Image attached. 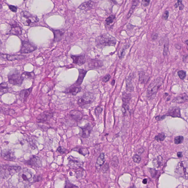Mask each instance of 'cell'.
<instances>
[{
    "instance_id": "6da1fadb",
    "label": "cell",
    "mask_w": 188,
    "mask_h": 188,
    "mask_svg": "<svg viewBox=\"0 0 188 188\" xmlns=\"http://www.w3.org/2000/svg\"><path fill=\"white\" fill-rule=\"evenodd\" d=\"M117 43L116 39L108 34H103L97 37L96 39V45L99 48L106 46H114Z\"/></svg>"
},
{
    "instance_id": "7a4b0ae2",
    "label": "cell",
    "mask_w": 188,
    "mask_h": 188,
    "mask_svg": "<svg viewBox=\"0 0 188 188\" xmlns=\"http://www.w3.org/2000/svg\"><path fill=\"white\" fill-rule=\"evenodd\" d=\"M163 80L161 78H158L149 85L147 90V96L150 99L155 97L159 88L163 83Z\"/></svg>"
},
{
    "instance_id": "3957f363",
    "label": "cell",
    "mask_w": 188,
    "mask_h": 188,
    "mask_svg": "<svg viewBox=\"0 0 188 188\" xmlns=\"http://www.w3.org/2000/svg\"><path fill=\"white\" fill-rule=\"evenodd\" d=\"M21 169V167L19 166H2L0 167V175L3 178L6 179L20 172Z\"/></svg>"
},
{
    "instance_id": "277c9868",
    "label": "cell",
    "mask_w": 188,
    "mask_h": 188,
    "mask_svg": "<svg viewBox=\"0 0 188 188\" xmlns=\"http://www.w3.org/2000/svg\"><path fill=\"white\" fill-rule=\"evenodd\" d=\"M39 20L37 16L31 15L28 11H23L21 13V21L25 26L37 23Z\"/></svg>"
},
{
    "instance_id": "5b68a950",
    "label": "cell",
    "mask_w": 188,
    "mask_h": 188,
    "mask_svg": "<svg viewBox=\"0 0 188 188\" xmlns=\"http://www.w3.org/2000/svg\"><path fill=\"white\" fill-rule=\"evenodd\" d=\"M9 82L13 85L21 86L24 79L17 71H11L8 76Z\"/></svg>"
},
{
    "instance_id": "8992f818",
    "label": "cell",
    "mask_w": 188,
    "mask_h": 188,
    "mask_svg": "<svg viewBox=\"0 0 188 188\" xmlns=\"http://www.w3.org/2000/svg\"><path fill=\"white\" fill-rule=\"evenodd\" d=\"M35 176L30 170L24 168L19 174V181L23 183L35 182Z\"/></svg>"
},
{
    "instance_id": "52a82bcc",
    "label": "cell",
    "mask_w": 188,
    "mask_h": 188,
    "mask_svg": "<svg viewBox=\"0 0 188 188\" xmlns=\"http://www.w3.org/2000/svg\"><path fill=\"white\" fill-rule=\"evenodd\" d=\"M95 98L92 93H85L82 96L80 97L78 101V105L80 107H83L86 105L90 104L94 102Z\"/></svg>"
},
{
    "instance_id": "ba28073f",
    "label": "cell",
    "mask_w": 188,
    "mask_h": 188,
    "mask_svg": "<svg viewBox=\"0 0 188 188\" xmlns=\"http://www.w3.org/2000/svg\"><path fill=\"white\" fill-rule=\"evenodd\" d=\"M37 49L36 46L30 42L24 41L22 43L20 52L21 53H29L34 52Z\"/></svg>"
},
{
    "instance_id": "9c48e42d",
    "label": "cell",
    "mask_w": 188,
    "mask_h": 188,
    "mask_svg": "<svg viewBox=\"0 0 188 188\" xmlns=\"http://www.w3.org/2000/svg\"><path fill=\"white\" fill-rule=\"evenodd\" d=\"M53 116V113L50 112L49 111H46L41 114L37 120L38 122L44 123L50 120Z\"/></svg>"
},
{
    "instance_id": "30bf717a",
    "label": "cell",
    "mask_w": 188,
    "mask_h": 188,
    "mask_svg": "<svg viewBox=\"0 0 188 188\" xmlns=\"http://www.w3.org/2000/svg\"><path fill=\"white\" fill-rule=\"evenodd\" d=\"M25 56L20 55H10L4 54L0 53V58L8 61H13L15 60L23 59L25 58Z\"/></svg>"
},
{
    "instance_id": "8fae6325",
    "label": "cell",
    "mask_w": 188,
    "mask_h": 188,
    "mask_svg": "<svg viewBox=\"0 0 188 188\" xmlns=\"http://www.w3.org/2000/svg\"><path fill=\"white\" fill-rule=\"evenodd\" d=\"M1 155L2 158L7 160L13 161L16 158L15 152L11 149H3L1 151Z\"/></svg>"
},
{
    "instance_id": "7c38bea8",
    "label": "cell",
    "mask_w": 188,
    "mask_h": 188,
    "mask_svg": "<svg viewBox=\"0 0 188 188\" xmlns=\"http://www.w3.org/2000/svg\"><path fill=\"white\" fill-rule=\"evenodd\" d=\"M80 128L82 130L80 136L83 138H86L90 136L93 127L90 123H88L85 126H82V127H80Z\"/></svg>"
},
{
    "instance_id": "4fadbf2b",
    "label": "cell",
    "mask_w": 188,
    "mask_h": 188,
    "mask_svg": "<svg viewBox=\"0 0 188 188\" xmlns=\"http://www.w3.org/2000/svg\"><path fill=\"white\" fill-rule=\"evenodd\" d=\"M27 164L34 167H42V163L40 158L38 157L34 156L26 162Z\"/></svg>"
},
{
    "instance_id": "5bb4252c",
    "label": "cell",
    "mask_w": 188,
    "mask_h": 188,
    "mask_svg": "<svg viewBox=\"0 0 188 188\" xmlns=\"http://www.w3.org/2000/svg\"><path fill=\"white\" fill-rule=\"evenodd\" d=\"M71 58L73 60V62L75 64L78 66H82L85 63L86 58L85 56L81 55H72L71 56Z\"/></svg>"
},
{
    "instance_id": "9a60e30c",
    "label": "cell",
    "mask_w": 188,
    "mask_h": 188,
    "mask_svg": "<svg viewBox=\"0 0 188 188\" xmlns=\"http://www.w3.org/2000/svg\"><path fill=\"white\" fill-rule=\"evenodd\" d=\"M69 160V165L71 168L79 169L82 167H81L82 163L81 162L78 160L75 159L73 157L70 156L68 158Z\"/></svg>"
},
{
    "instance_id": "2e32d148",
    "label": "cell",
    "mask_w": 188,
    "mask_h": 188,
    "mask_svg": "<svg viewBox=\"0 0 188 188\" xmlns=\"http://www.w3.org/2000/svg\"><path fill=\"white\" fill-rule=\"evenodd\" d=\"M167 115L173 117H180L181 113H180V109L179 107H172L169 110Z\"/></svg>"
},
{
    "instance_id": "e0dca14e",
    "label": "cell",
    "mask_w": 188,
    "mask_h": 188,
    "mask_svg": "<svg viewBox=\"0 0 188 188\" xmlns=\"http://www.w3.org/2000/svg\"><path fill=\"white\" fill-rule=\"evenodd\" d=\"M70 115L73 119L76 122H78L82 119L83 114L81 111L78 110H72L70 112Z\"/></svg>"
},
{
    "instance_id": "ac0fdd59",
    "label": "cell",
    "mask_w": 188,
    "mask_h": 188,
    "mask_svg": "<svg viewBox=\"0 0 188 188\" xmlns=\"http://www.w3.org/2000/svg\"><path fill=\"white\" fill-rule=\"evenodd\" d=\"M33 88H31L28 89H23L21 91L19 94V97L20 99L23 102L26 100L28 97L31 92Z\"/></svg>"
},
{
    "instance_id": "d6986e66",
    "label": "cell",
    "mask_w": 188,
    "mask_h": 188,
    "mask_svg": "<svg viewBox=\"0 0 188 188\" xmlns=\"http://www.w3.org/2000/svg\"><path fill=\"white\" fill-rule=\"evenodd\" d=\"M131 94L124 92L123 94V108L125 110L128 108L130 100L131 99Z\"/></svg>"
},
{
    "instance_id": "ffe728a7",
    "label": "cell",
    "mask_w": 188,
    "mask_h": 188,
    "mask_svg": "<svg viewBox=\"0 0 188 188\" xmlns=\"http://www.w3.org/2000/svg\"><path fill=\"white\" fill-rule=\"evenodd\" d=\"M106 158L105 156L104 153H102L98 157V159L97 160L95 165V167L96 169H98L99 168L102 167L104 162H105Z\"/></svg>"
},
{
    "instance_id": "44dd1931",
    "label": "cell",
    "mask_w": 188,
    "mask_h": 188,
    "mask_svg": "<svg viewBox=\"0 0 188 188\" xmlns=\"http://www.w3.org/2000/svg\"><path fill=\"white\" fill-rule=\"evenodd\" d=\"M94 3L92 1H88L82 4L79 7L80 9L88 11L93 8Z\"/></svg>"
},
{
    "instance_id": "7402d4cb",
    "label": "cell",
    "mask_w": 188,
    "mask_h": 188,
    "mask_svg": "<svg viewBox=\"0 0 188 188\" xmlns=\"http://www.w3.org/2000/svg\"><path fill=\"white\" fill-rule=\"evenodd\" d=\"M79 76L77 81L75 83V85L76 86H80L81 85L82 83L83 80L85 78L87 71L83 69H80L79 70Z\"/></svg>"
},
{
    "instance_id": "603a6c76",
    "label": "cell",
    "mask_w": 188,
    "mask_h": 188,
    "mask_svg": "<svg viewBox=\"0 0 188 188\" xmlns=\"http://www.w3.org/2000/svg\"><path fill=\"white\" fill-rule=\"evenodd\" d=\"M188 101V96L185 93L178 96L174 99L173 102L177 103H182Z\"/></svg>"
},
{
    "instance_id": "cb8c5ba5",
    "label": "cell",
    "mask_w": 188,
    "mask_h": 188,
    "mask_svg": "<svg viewBox=\"0 0 188 188\" xmlns=\"http://www.w3.org/2000/svg\"><path fill=\"white\" fill-rule=\"evenodd\" d=\"M103 66L102 61L96 59L91 60L89 62V66L90 68H96L102 67Z\"/></svg>"
},
{
    "instance_id": "d4e9b609",
    "label": "cell",
    "mask_w": 188,
    "mask_h": 188,
    "mask_svg": "<svg viewBox=\"0 0 188 188\" xmlns=\"http://www.w3.org/2000/svg\"><path fill=\"white\" fill-rule=\"evenodd\" d=\"M81 88L80 86H72L66 90L65 92L67 93H70L72 95L75 96L78 93L81 91Z\"/></svg>"
},
{
    "instance_id": "484cf974",
    "label": "cell",
    "mask_w": 188,
    "mask_h": 188,
    "mask_svg": "<svg viewBox=\"0 0 188 188\" xmlns=\"http://www.w3.org/2000/svg\"><path fill=\"white\" fill-rule=\"evenodd\" d=\"M53 32L54 35V41L58 42L62 39L64 33L63 30H53Z\"/></svg>"
},
{
    "instance_id": "4316f807",
    "label": "cell",
    "mask_w": 188,
    "mask_h": 188,
    "mask_svg": "<svg viewBox=\"0 0 188 188\" xmlns=\"http://www.w3.org/2000/svg\"><path fill=\"white\" fill-rule=\"evenodd\" d=\"M22 29L20 27L17 26H13L10 31V33L14 35L20 36L22 34Z\"/></svg>"
},
{
    "instance_id": "83f0119b",
    "label": "cell",
    "mask_w": 188,
    "mask_h": 188,
    "mask_svg": "<svg viewBox=\"0 0 188 188\" xmlns=\"http://www.w3.org/2000/svg\"><path fill=\"white\" fill-rule=\"evenodd\" d=\"M9 88L6 82H3L0 84V96L3 95L8 92Z\"/></svg>"
},
{
    "instance_id": "f1b7e54d",
    "label": "cell",
    "mask_w": 188,
    "mask_h": 188,
    "mask_svg": "<svg viewBox=\"0 0 188 188\" xmlns=\"http://www.w3.org/2000/svg\"><path fill=\"white\" fill-rule=\"evenodd\" d=\"M72 150L78 152V153L84 156H85L89 154V153L87 148H74Z\"/></svg>"
},
{
    "instance_id": "f546056e",
    "label": "cell",
    "mask_w": 188,
    "mask_h": 188,
    "mask_svg": "<svg viewBox=\"0 0 188 188\" xmlns=\"http://www.w3.org/2000/svg\"><path fill=\"white\" fill-rule=\"evenodd\" d=\"M139 2L140 1H132V7L130 8L127 16V19H129L131 17L133 12H134V9L137 7L138 5L139 4Z\"/></svg>"
},
{
    "instance_id": "4dcf8cb0",
    "label": "cell",
    "mask_w": 188,
    "mask_h": 188,
    "mask_svg": "<svg viewBox=\"0 0 188 188\" xmlns=\"http://www.w3.org/2000/svg\"><path fill=\"white\" fill-rule=\"evenodd\" d=\"M130 46L126 45H124L122 48H120L119 51L118 52V56L120 59H122L124 56L125 54V49H127L129 48Z\"/></svg>"
},
{
    "instance_id": "1f68e13d",
    "label": "cell",
    "mask_w": 188,
    "mask_h": 188,
    "mask_svg": "<svg viewBox=\"0 0 188 188\" xmlns=\"http://www.w3.org/2000/svg\"><path fill=\"white\" fill-rule=\"evenodd\" d=\"M169 48V40L168 38H167L165 41L164 45V48H163V55L165 57L167 56V54H168Z\"/></svg>"
},
{
    "instance_id": "d6a6232c",
    "label": "cell",
    "mask_w": 188,
    "mask_h": 188,
    "mask_svg": "<svg viewBox=\"0 0 188 188\" xmlns=\"http://www.w3.org/2000/svg\"><path fill=\"white\" fill-rule=\"evenodd\" d=\"M139 81L141 83L144 82L145 80H147L148 76H147L144 71H140L139 72Z\"/></svg>"
},
{
    "instance_id": "836d02e7",
    "label": "cell",
    "mask_w": 188,
    "mask_h": 188,
    "mask_svg": "<svg viewBox=\"0 0 188 188\" xmlns=\"http://www.w3.org/2000/svg\"><path fill=\"white\" fill-rule=\"evenodd\" d=\"M162 160V158L161 157L158 156L157 157V159H155L153 161V165L154 167H159V165H160L161 162Z\"/></svg>"
},
{
    "instance_id": "e575fe53",
    "label": "cell",
    "mask_w": 188,
    "mask_h": 188,
    "mask_svg": "<svg viewBox=\"0 0 188 188\" xmlns=\"http://www.w3.org/2000/svg\"><path fill=\"white\" fill-rule=\"evenodd\" d=\"M126 88L129 91H132L133 89V85L131 82V80L130 76L126 78Z\"/></svg>"
},
{
    "instance_id": "d590c367",
    "label": "cell",
    "mask_w": 188,
    "mask_h": 188,
    "mask_svg": "<svg viewBox=\"0 0 188 188\" xmlns=\"http://www.w3.org/2000/svg\"><path fill=\"white\" fill-rule=\"evenodd\" d=\"M21 76L24 78H33L34 76V74L33 72H25L22 74Z\"/></svg>"
},
{
    "instance_id": "8d00e7d4",
    "label": "cell",
    "mask_w": 188,
    "mask_h": 188,
    "mask_svg": "<svg viewBox=\"0 0 188 188\" xmlns=\"http://www.w3.org/2000/svg\"><path fill=\"white\" fill-rule=\"evenodd\" d=\"M116 19V16L115 15H111L108 17L106 20V22L107 25H109L113 22Z\"/></svg>"
},
{
    "instance_id": "74e56055",
    "label": "cell",
    "mask_w": 188,
    "mask_h": 188,
    "mask_svg": "<svg viewBox=\"0 0 188 188\" xmlns=\"http://www.w3.org/2000/svg\"><path fill=\"white\" fill-rule=\"evenodd\" d=\"M166 136L164 133H161L158 134L155 138V139L157 141H163L164 140Z\"/></svg>"
},
{
    "instance_id": "f35d334b",
    "label": "cell",
    "mask_w": 188,
    "mask_h": 188,
    "mask_svg": "<svg viewBox=\"0 0 188 188\" xmlns=\"http://www.w3.org/2000/svg\"><path fill=\"white\" fill-rule=\"evenodd\" d=\"M64 188H79V187L76 185L72 183L68 180L66 179Z\"/></svg>"
},
{
    "instance_id": "ab89813d",
    "label": "cell",
    "mask_w": 188,
    "mask_h": 188,
    "mask_svg": "<svg viewBox=\"0 0 188 188\" xmlns=\"http://www.w3.org/2000/svg\"><path fill=\"white\" fill-rule=\"evenodd\" d=\"M184 140V137L182 136H178L175 138L174 142L175 144H181Z\"/></svg>"
},
{
    "instance_id": "60d3db41",
    "label": "cell",
    "mask_w": 188,
    "mask_h": 188,
    "mask_svg": "<svg viewBox=\"0 0 188 188\" xmlns=\"http://www.w3.org/2000/svg\"><path fill=\"white\" fill-rule=\"evenodd\" d=\"M178 75L179 77L181 80H183L186 77V72L185 71L181 70V71L178 72Z\"/></svg>"
},
{
    "instance_id": "b9f144b4",
    "label": "cell",
    "mask_w": 188,
    "mask_h": 188,
    "mask_svg": "<svg viewBox=\"0 0 188 188\" xmlns=\"http://www.w3.org/2000/svg\"><path fill=\"white\" fill-rule=\"evenodd\" d=\"M102 111H103V108L102 107H100V106L97 107L95 109V111H94L96 116H97V117L99 116V115L102 113Z\"/></svg>"
},
{
    "instance_id": "7bdbcfd3",
    "label": "cell",
    "mask_w": 188,
    "mask_h": 188,
    "mask_svg": "<svg viewBox=\"0 0 188 188\" xmlns=\"http://www.w3.org/2000/svg\"><path fill=\"white\" fill-rule=\"evenodd\" d=\"M133 160L135 163H139L141 160V158L138 154H135L133 157Z\"/></svg>"
},
{
    "instance_id": "ee69618b",
    "label": "cell",
    "mask_w": 188,
    "mask_h": 188,
    "mask_svg": "<svg viewBox=\"0 0 188 188\" xmlns=\"http://www.w3.org/2000/svg\"><path fill=\"white\" fill-rule=\"evenodd\" d=\"M66 149L62 146H59L57 148V151L61 154H63L66 153Z\"/></svg>"
},
{
    "instance_id": "f6af8a7d",
    "label": "cell",
    "mask_w": 188,
    "mask_h": 188,
    "mask_svg": "<svg viewBox=\"0 0 188 188\" xmlns=\"http://www.w3.org/2000/svg\"><path fill=\"white\" fill-rule=\"evenodd\" d=\"M111 75L110 74H108V75H106L105 76H104L102 78V81L104 82H107L111 78Z\"/></svg>"
},
{
    "instance_id": "bcb514c9",
    "label": "cell",
    "mask_w": 188,
    "mask_h": 188,
    "mask_svg": "<svg viewBox=\"0 0 188 188\" xmlns=\"http://www.w3.org/2000/svg\"><path fill=\"white\" fill-rule=\"evenodd\" d=\"M149 172H150L151 175L152 177H155L157 175V171L155 169H150Z\"/></svg>"
},
{
    "instance_id": "7dc6e473",
    "label": "cell",
    "mask_w": 188,
    "mask_h": 188,
    "mask_svg": "<svg viewBox=\"0 0 188 188\" xmlns=\"http://www.w3.org/2000/svg\"><path fill=\"white\" fill-rule=\"evenodd\" d=\"M150 3V1H145V0H143L141 2L142 5L144 7H147L149 5Z\"/></svg>"
},
{
    "instance_id": "c3c4849f",
    "label": "cell",
    "mask_w": 188,
    "mask_h": 188,
    "mask_svg": "<svg viewBox=\"0 0 188 188\" xmlns=\"http://www.w3.org/2000/svg\"><path fill=\"white\" fill-rule=\"evenodd\" d=\"M112 164L113 166H114V167H117L118 164V159L117 158H116L114 157V158H113V160H112Z\"/></svg>"
},
{
    "instance_id": "681fc988",
    "label": "cell",
    "mask_w": 188,
    "mask_h": 188,
    "mask_svg": "<svg viewBox=\"0 0 188 188\" xmlns=\"http://www.w3.org/2000/svg\"><path fill=\"white\" fill-rule=\"evenodd\" d=\"M109 169V165L107 163H106V164H105L104 166L103 169H102V172L103 173H105L107 172V171H108Z\"/></svg>"
},
{
    "instance_id": "f907efd6",
    "label": "cell",
    "mask_w": 188,
    "mask_h": 188,
    "mask_svg": "<svg viewBox=\"0 0 188 188\" xmlns=\"http://www.w3.org/2000/svg\"><path fill=\"white\" fill-rule=\"evenodd\" d=\"M9 8L11 11L13 12H16L17 11V8L16 6L13 5L9 6Z\"/></svg>"
},
{
    "instance_id": "816d5d0a",
    "label": "cell",
    "mask_w": 188,
    "mask_h": 188,
    "mask_svg": "<svg viewBox=\"0 0 188 188\" xmlns=\"http://www.w3.org/2000/svg\"><path fill=\"white\" fill-rule=\"evenodd\" d=\"M169 16V13L168 11H166L163 15V18L165 20H167Z\"/></svg>"
},
{
    "instance_id": "f5cc1de1",
    "label": "cell",
    "mask_w": 188,
    "mask_h": 188,
    "mask_svg": "<svg viewBox=\"0 0 188 188\" xmlns=\"http://www.w3.org/2000/svg\"><path fill=\"white\" fill-rule=\"evenodd\" d=\"M165 117V116H157V117H155V119L157 121H159L164 119Z\"/></svg>"
},
{
    "instance_id": "db71d44e",
    "label": "cell",
    "mask_w": 188,
    "mask_h": 188,
    "mask_svg": "<svg viewBox=\"0 0 188 188\" xmlns=\"http://www.w3.org/2000/svg\"><path fill=\"white\" fill-rule=\"evenodd\" d=\"M182 1H177V3H175L174 6L175 8H177L178 6H179L180 5L182 4Z\"/></svg>"
},
{
    "instance_id": "11a10c76",
    "label": "cell",
    "mask_w": 188,
    "mask_h": 188,
    "mask_svg": "<svg viewBox=\"0 0 188 188\" xmlns=\"http://www.w3.org/2000/svg\"><path fill=\"white\" fill-rule=\"evenodd\" d=\"M158 37V34H155L152 35L151 36V38L152 40H155L157 39Z\"/></svg>"
},
{
    "instance_id": "9f6ffc18",
    "label": "cell",
    "mask_w": 188,
    "mask_h": 188,
    "mask_svg": "<svg viewBox=\"0 0 188 188\" xmlns=\"http://www.w3.org/2000/svg\"><path fill=\"white\" fill-rule=\"evenodd\" d=\"M188 56L187 55H184L183 56V62H186L187 60V59Z\"/></svg>"
},
{
    "instance_id": "6f0895ef",
    "label": "cell",
    "mask_w": 188,
    "mask_h": 188,
    "mask_svg": "<svg viewBox=\"0 0 188 188\" xmlns=\"http://www.w3.org/2000/svg\"><path fill=\"white\" fill-rule=\"evenodd\" d=\"M177 157L179 158H181L183 157L182 153L181 152H178L177 154Z\"/></svg>"
},
{
    "instance_id": "680465c9",
    "label": "cell",
    "mask_w": 188,
    "mask_h": 188,
    "mask_svg": "<svg viewBox=\"0 0 188 188\" xmlns=\"http://www.w3.org/2000/svg\"><path fill=\"white\" fill-rule=\"evenodd\" d=\"M179 9L180 10V11H181V10H183V9H184V5L182 4L180 5L179 6Z\"/></svg>"
},
{
    "instance_id": "91938a15",
    "label": "cell",
    "mask_w": 188,
    "mask_h": 188,
    "mask_svg": "<svg viewBox=\"0 0 188 188\" xmlns=\"http://www.w3.org/2000/svg\"><path fill=\"white\" fill-rule=\"evenodd\" d=\"M147 179H143V184H146L147 183Z\"/></svg>"
},
{
    "instance_id": "94428289",
    "label": "cell",
    "mask_w": 188,
    "mask_h": 188,
    "mask_svg": "<svg viewBox=\"0 0 188 188\" xmlns=\"http://www.w3.org/2000/svg\"><path fill=\"white\" fill-rule=\"evenodd\" d=\"M111 85H112V86L114 85L115 84V80H112V82H111Z\"/></svg>"
},
{
    "instance_id": "6125c7cd",
    "label": "cell",
    "mask_w": 188,
    "mask_h": 188,
    "mask_svg": "<svg viewBox=\"0 0 188 188\" xmlns=\"http://www.w3.org/2000/svg\"><path fill=\"white\" fill-rule=\"evenodd\" d=\"M188 40H187L186 41H185V43H186L187 45H188Z\"/></svg>"
}]
</instances>
